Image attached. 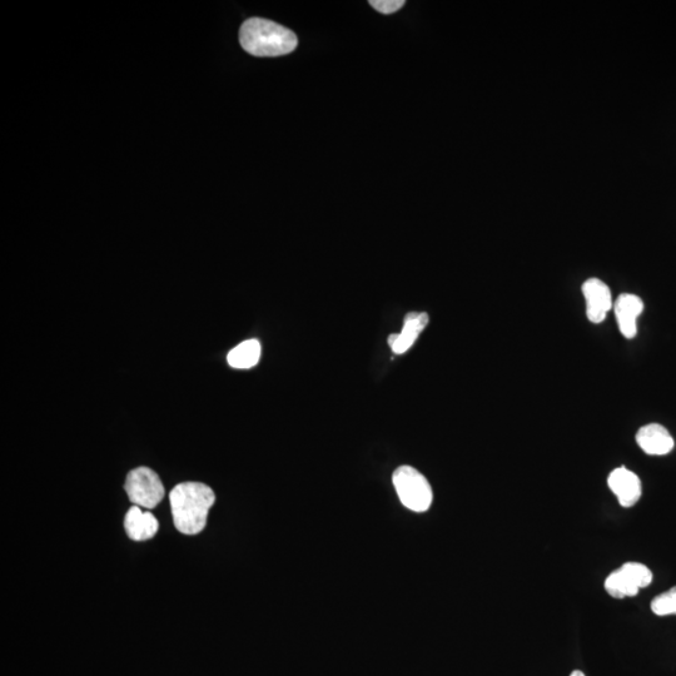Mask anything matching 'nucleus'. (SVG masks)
I'll return each mask as SVG.
<instances>
[{"mask_svg":"<svg viewBox=\"0 0 676 676\" xmlns=\"http://www.w3.org/2000/svg\"><path fill=\"white\" fill-rule=\"evenodd\" d=\"M169 501L177 530L185 535H197L206 528L216 496L210 486L201 482H183L171 491Z\"/></svg>","mask_w":676,"mask_h":676,"instance_id":"nucleus-1","label":"nucleus"},{"mask_svg":"<svg viewBox=\"0 0 676 676\" xmlns=\"http://www.w3.org/2000/svg\"><path fill=\"white\" fill-rule=\"evenodd\" d=\"M241 46L255 57H281L298 46V39L290 29L263 18H251L242 24Z\"/></svg>","mask_w":676,"mask_h":676,"instance_id":"nucleus-2","label":"nucleus"},{"mask_svg":"<svg viewBox=\"0 0 676 676\" xmlns=\"http://www.w3.org/2000/svg\"><path fill=\"white\" fill-rule=\"evenodd\" d=\"M394 486L402 505L414 513H425L430 509L434 494L430 482L420 471L411 466H401L392 476Z\"/></svg>","mask_w":676,"mask_h":676,"instance_id":"nucleus-3","label":"nucleus"},{"mask_svg":"<svg viewBox=\"0 0 676 676\" xmlns=\"http://www.w3.org/2000/svg\"><path fill=\"white\" fill-rule=\"evenodd\" d=\"M653 583V573L640 563H626L605 580V590L615 599L633 598Z\"/></svg>","mask_w":676,"mask_h":676,"instance_id":"nucleus-4","label":"nucleus"},{"mask_svg":"<svg viewBox=\"0 0 676 676\" xmlns=\"http://www.w3.org/2000/svg\"><path fill=\"white\" fill-rule=\"evenodd\" d=\"M129 500L136 506L154 509L164 497V487L159 476L148 467H138L129 472L126 481Z\"/></svg>","mask_w":676,"mask_h":676,"instance_id":"nucleus-5","label":"nucleus"},{"mask_svg":"<svg viewBox=\"0 0 676 676\" xmlns=\"http://www.w3.org/2000/svg\"><path fill=\"white\" fill-rule=\"evenodd\" d=\"M583 295L588 320L595 325L604 322L611 308H614L610 287L599 278H589L588 281L584 282Z\"/></svg>","mask_w":676,"mask_h":676,"instance_id":"nucleus-6","label":"nucleus"},{"mask_svg":"<svg viewBox=\"0 0 676 676\" xmlns=\"http://www.w3.org/2000/svg\"><path fill=\"white\" fill-rule=\"evenodd\" d=\"M608 485L623 507H633L643 494L640 477L626 467H618L611 472Z\"/></svg>","mask_w":676,"mask_h":676,"instance_id":"nucleus-7","label":"nucleus"},{"mask_svg":"<svg viewBox=\"0 0 676 676\" xmlns=\"http://www.w3.org/2000/svg\"><path fill=\"white\" fill-rule=\"evenodd\" d=\"M430 317L426 312H410L405 317L404 327L400 333H392L389 345L396 355L405 354L414 346L421 332L429 325Z\"/></svg>","mask_w":676,"mask_h":676,"instance_id":"nucleus-8","label":"nucleus"},{"mask_svg":"<svg viewBox=\"0 0 676 676\" xmlns=\"http://www.w3.org/2000/svg\"><path fill=\"white\" fill-rule=\"evenodd\" d=\"M616 321L625 338H634L638 333V317L644 311V302L639 296L623 293L614 303Z\"/></svg>","mask_w":676,"mask_h":676,"instance_id":"nucleus-9","label":"nucleus"},{"mask_svg":"<svg viewBox=\"0 0 676 676\" xmlns=\"http://www.w3.org/2000/svg\"><path fill=\"white\" fill-rule=\"evenodd\" d=\"M636 442L645 454L651 456H664L674 449V439L664 426L649 424L641 427L636 434Z\"/></svg>","mask_w":676,"mask_h":676,"instance_id":"nucleus-10","label":"nucleus"},{"mask_svg":"<svg viewBox=\"0 0 676 676\" xmlns=\"http://www.w3.org/2000/svg\"><path fill=\"white\" fill-rule=\"evenodd\" d=\"M124 528L134 541L149 540L157 534L158 521L151 513H143L139 506L134 505L124 519Z\"/></svg>","mask_w":676,"mask_h":676,"instance_id":"nucleus-11","label":"nucleus"},{"mask_svg":"<svg viewBox=\"0 0 676 676\" xmlns=\"http://www.w3.org/2000/svg\"><path fill=\"white\" fill-rule=\"evenodd\" d=\"M261 357V345L257 340L242 342L227 356L228 364L233 369H251L256 366Z\"/></svg>","mask_w":676,"mask_h":676,"instance_id":"nucleus-12","label":"nucleus"},{"mask_svg":"<svg viewBox=\"0 0 676 676\" xmlns=\"http://www.w3.org/2000/svg\"><path fill=\"white\" fill-rule=\"evenodd\" d=\"M651 610L658 616L676 615V586L655 596L651 601Z\"/></svg>","mask_w":676,"mask_h":676,"instance_id":"nucleus-13","label":"nucleus"},{"mask_svg":"<svg viewBox=\"0 0 676 676\" xmlns=\"http://www.w3.org/2000/svg\"><path fill=\"white\" fill-rule=\"evenodd\" d=\"M369 3L382 14H394L405 6V0H370Z\"/></svg>","mask_w":676,"mask_h":676,"instance_id":"nucleus-14","label":"nucleus"},{"mask_svg":"<svg viewBox=\"0 0 676 676\" xmlns=\"http://www.w3.org/2000/svg\"><path fill=\"white\" fill-rule=\"evenodd\" d=\"M570 676H585V674L583 673V671L575 670L573 671V673H571Z\"/></svg>","mask_w":676,"mask_h":676,"instance_id":"nucleus-15","label":"nucleus"}]
</instances>
